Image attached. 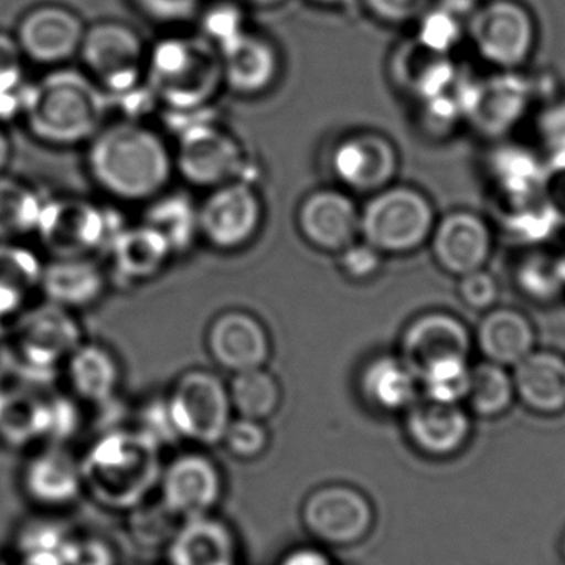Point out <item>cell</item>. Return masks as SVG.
<instances>
[{
  "label": "cell",
  "mask_w": 565,
  "mask_h": 565,
  "mask_svg": "<svg viewBox=\"0 0 565 565\" xmlns=\"http://www.w3.org/2000/svg\"><path fill=\"white\" fill-rule=\"evenodd\" d=\"M540 138L544 148L550 151L551 164H564L565 162V99L547 106L541 113Z\"/></svg>",
  "instance_id": "681fc988"
},
{
  "label": "cell",
  "mask_w": 565,
  "mask_h": 565,
  "mask_svg": "<svg viewBox=\"0 0 565 565\" xmlns=\"http://www.w3.org/2000/svg\"><path fill=\"white\" fill-rule=\"evenodd\" d=\"M109 544L96 537H72L65 551V565H115Z\"/></svg>",
  "instance_id": "f5cc1de1"
},
{
  "label": "cell",
  "mask_w": 565,
  "mask_h": 565,
  "mask_svg": "<svg viewBox=\"0 0 565 565\" xmlns=\"http://www.w3.org/2000/svg\"><path fill=\"white\" fill-rule=\"evenodd\" d=\"M530 92L518 78H500L487 86H468L461 92V111L488 136L501 135L524 115Z\"/></svg>",
  "instance_id": "484cf974"
},
{
  "label": "cell",
  "mask_w": 565,
  "mask_h": 565,
  "mask_svg": "<svg viewBox=\"0 0 565 565\" xmlns=\"http://www.w3.org/2000/svg\"><path fill=\"white\" fill-rule=\"evenodd\" d=\"M255 2H264V3H267V2H274V0H255Z\"/></svg>",
  "instance_id": "94428289"
},
{
  "label": "cell",
  "mask_w": 565,
  "mask_h": 565,
  "mask_svg": "<svg viewBox=\"0 0 565 565\" xmlns=\"http://www.w3.org/2000/svg\"><path fill=\"white\" fill-rule=\"evenodd\" d=\"M108 93L85 72L58 68L30 85L26 128L50 146H76L89 141L105 126Z\"/></svg>",
  "instance_id": "7a4b0ae2"
},
{
  "label": "cell",
  "mask_w": 565,
  "mask_h": 565,
  "mask_svg": "<svg viewBox=\"0 0 565 565\" xmlns=\"http://www.w3.org/2000/svg\"><path fill=\"white\" fill-rule=\"evenodd\" d=\"M23 58L15 36L0 32V121L15 118L25 109L30 85L23 72Z\"/></svg>",
  "instance_id": "ab89813d"
},
{
  "label": "cell",
  "mask_w": 565,
  "mask_h": 565,
  "mask_svg": "<svg viewBox=\"0 0 565 565\" xmlns=\"http://www.w3.org/2000/svg\"><path fill=\"white\" fill-rule=\"evenodd\" d=\"M146 225L154 228L171 247L172 254L188 250L199 231V209L184 194L158 195L146 211Z\"/></svg>",
  "instance_id": "d590c367"
},
{
  "label": "cell",
  "mask_w": 565,
  "mask_h": 565,
  "mask_svg": "<svg viewBox=\"0 0 565 565\" xmlns=\"http://www.w3.org/2000/svg\"><path fill=\"white\" fill-rule=\"evenodd\" d=\"M15 367V355H13L12 339L9 332L0 324V387L3 379Z\"/></svg>",
  "instance_id": "11a10c76"
},
{
  "label": "cell",
  "mask_w": 565,
  "mask_h": 565,
  "mask_svg": "<svg viewBox=\"0 0 565 565\" xmlns=\"http://www.w3.org/2000/svg\"><path fill=\"white\" fill-rule=\"evenodd\" d=\"M384 254L367 242H358L339 252V267L352 280H369L381 270Z\"/></svg>",
  "instance_id": "c3c4849f"
},
{
  "label": "cell",
  "mask_w": 565,
  "mask_h": 565,
  "mask_svg": "<svg viewBox=\"0 0 565 565\" xmlns=\"http://www.w3.org/2000/svg\"><path fill=\"white\" fill-rule=\"evenodd\" d=\"M461 23L454 7H430L418 19V45L428 52L445 55L460 40Z\"/></svg>",
  "instance_id": "b9f144b4"
},
{
  "label": "cell",
  "mask_w": 565,
  "mask_h": 565,
  "mask_svg": "<svg viewBox=\"0 0 565 565\" xmlns=\"http://www.w3.org/2000/svg\"><path fill=\"white\" fill-rule=\"evenodd\" d=\"M121 231L108 212L92 202L62 198L43 202L35 234L53 258H73L108 248Z\"/></svg>",
  "instance_id": "9c48e42d"
},
{
  "label": "cell",
  "mask_w": 565,
  "mask_h": 565,
  "mask_svg": "<svg viewBox=\"0 0 565 565\" xmlns=\"http://www.w3.org/2000/svg\"><path fill=\"white\" fill-rule=\"evenodd\" d=\"M516 401L527 411L543 417L565 412V355L546 349H534L513 369Z\"/></svg>",
  "instance_id": "cb8c5ba5"
},
{
  "label": "cell",
  "mask_w": 565,
  "mask_h": 565,
  "mask_svg": "<svg viewBox=\"0 0 565 565\" xmlns=\"http://www.w3.org/2000/svg\"><path fill=\"white\" fill-rule=\"evenodd\" d=\"M43 201L29 185L0 174V241L35 234Z\"/></svg>",
  "instance_id": "74e56055"
},
{
  "label": "cell",
  "mask_w": 565,
  "mask_h": 565,
  "mask_svg": "<svg viewBox=\"0 0 565 565\" xmlns=\"http://www.w3.org/2000/svg\"><path fill=\"white\" fill-rule=\"evenodd\" d=\"M232 411L241 417L267 420L281 404V387L277 377L265 367L237 372L228 385Z\"/></svg>",
  "instance_id": "8d00e7d4"
},
{
  "label": "cell",
  "mask_w": 565,
  "mask_h": 565,
  "mask_svg": "<svg viewBox=\"0 0 565 565\" xmlns=\"http://www.w3.org/2000/svg\"><path fill=\"white\" fill-rule=\"evenodd\" d=\"M298 225L312 247L339 254L361 237V212L344 192L321 189L299 205Z\"/></svg>",
  "instance_id": "ffe728a7"
},
{
  "label": "cell",
  "mask_w": 565,
  "mask_h": 565,
  "mask_svg": "<svg viewBox=\"0 0 565 565\" xmlns=\"http://www.w3.org/2000/svg\"><path fill=\"white\" fill-rule=\"evenodd\" d=\"M441 56L428 52L417 42L402 46L392 62L395 83L422 103L448 93L454 85L455 73L450 63Z\"/></svg>",
  "instance_id": "1f68e13d"
},
{
  "label": "cell",
  "mask_w": 565,
  "mask_h": 565,
  "mask_svg": "<svg viewBox=\"0 0 565 565\" xmlns=\"http://www.w3.org/2000/svg\"><path fill=\"white\" fill-rule=\"evenodd\" d=\"M83 488L106 508L135 510L159 483V447L141 431H109L83 461Z\"/></svg>",
  "instance_id": "277c9868"
},
{
  "label": "cell",
  "mask_w": 565,
  "mask_h": 565,
  "mask_svg": "<svg viewBox=\"0 0 565 565\" xmlns=\"http://www.w3.org/2000/svg\"><path fill=\"white\" fill-rule=\"evenodd\" d=\"M23 488L42 507H68L83 490L82 468L58 448L40 451L25 465Z\"/></svg>",
  "instance_id": "83f0119b"
},
{
  "label": "cell",
  "mask_w": 565,
  "mask_h": 565,
  "mask_svg": "<svg viewBox=\"0 0 565 565\" xmlns=\"http://www.w3.org/2000/svg\"><path fill=\"white\" fill-rule=\"evenodd\" d=\"M169 414L179 438L194 444H222L232 420L228 387L204 369L185 372L168 397Z\"/></svg>",
  "instance_id": "30bf717a"
},
{
  "label": "cell",
  "mask_w": 565,
  "mask_h": 565,
  "mask_svg": "<svg viewBox=\"0 0 565 565\" xmlns=\"http://www.w3.org/2000/svg\"><path fill=\"white\" fill-rule=\"evenodd\" d=\"M331 166L335 179L345 188L375 194L388 188L397 175L398 152L381 132H352L335 145Z\"/></svg>",
  "instance_id": "9a60e30c"
},
{
  "label": "cell",
  "mask_w": 565,
  "mask_h": 565,
  "mask_svg": "<svg viewBox=\"0 0 565 565\" xmlns=\"http://www.w3.org/2000/svg\"><path fill=\"white\" fill-rule=\"evenodd\" d=\"M237 556L238 541L234 530L214 514L182 521L168 544L171 565L237 563Z\"/></svg>",
  "instance_id": "d4e9b609"
},
{
  "label": "cell",
  "mask_w": 565,
  "mask_h": 565,
  "mask_svg": "<svg viewBox=\"0 0 565 565\" xmlns=\"http://www.w3.org/2000/svg\"><path fill=\"white\" fill-rule=\"evenodd\" d=\"M224 85L242 96H258L271 88L280 75L277 46L250 30H242L218 46Z\"/></svg>",
  "instance_id": "44dd1931"
},
{
  "label": "cell",
  "mask_w": 565,
  "mask_h": 565,
  "mask_svg": "<svg viewBox=\"0 0 565 565\" xmlns=\"http://www.w3.org/2000/svg\"><path fill=\"white\" fill-rule=\"evenodd\" d=\"M473 332L458 316L430 311L417 316L401 338V358L415 375L447 359H470Z\"/></svg>",
  "instance_id": "2e32d148"
},
{
  "label": "cell",
  "mask_w": 565,
  "mask_h": 565,
  "mask_svg": "<svg viewBox=\"0 0 565 565\" xmlns=\"http://www.w3.org/2000/svg\"><path fill=\"white\" fill-rule=\"evenodd\" d=\"M132 511L131 534L142 547L168 546L181 524V520L162 503L158 507L141 503Z\"/></svg>",
  "instance_id": "7bdbcfd3"
},
{
  "label": "cell",
  "mask_w": 565,
  "mask_h": 565,
  "mask_svg": "<svg viewBox=\"0 0 565 565\" xmlns=\"http://www.w3.org/2000/svg\"><path fill=\"white\" fill-rule=\"evenodd\" d=\"M260 198L248 182L234 181L218 185L199 207L202 237L221 250L244 247L260 228Z\"/></svg>",
  "instance_id": "4fadbf2b"
},
{
  "label": "cell",
  "mask_w": 565,
  "mask_h": 565,
  "mask_svg": "<svg viewBox=\"0 0 565 565\" xmlns=\"http://www.w3.org/2000/svg\"><path fill=\"white\" fill-rule=\"evenodd\" d=\"M116 270L131 281L151 278L164 267L172 250L168 242L149 225L122 228L109 245Z\"/></svg>",
  "instance_id": "836d02e7"
},
{
  "label": "cell",
  "mask_w": 565,
  "mask_h": 565,
  "mask_svg": "<svg viewBox=\"0 0 565 565\" xmlns=\"http://www.w3.org/2000/svg\"><path fill=\"white\" fill-rule=\"evenodd\" d=\"M501 288L497 277L487 268L470 271L458 278V296L461 301L478 312H487L500 301Z\"/></svg>",
  "instance_id": "f6af8a7d"
},
{
  "label": "cell",
  "mask_w": 565,
  "mask_h": 565,
  "mask_svg": "<svg viewBox=\"0 0 565 565\" xmlns=\"http://www.w3.org/2000/svg\"><path fill=\"white\" fill-rule=\"evenodd\" d=\"M146 86L171 111L209 108L224 86L221 52L202 35H169L148 49Z\"/></svg>",
  "instance_id": "3957f363"
},
{
  "label": "cell",
  "mask_w": 565,
  "mask_h": 565,
  "mask_svg": "<svg viewBox=\"0 0 565 565\" xmlns=\"http://www.w3.org/2000/svg\"><path fill=\"white\" fill-rule=\"evenodd\" d=\"M470 30L481 55L504 68L523 63L533 49V20L513 2L498 0L484 7L475 13Z\"/></svg>",
  "instance_id": "d6986e66"
},
{
  "label": "cell",
  "mask_w": 565,
  "mask_h": 565,
  "mask_svg": "<svg viewBox=\"0 0 565 565\" xmlns=\"http://www.w3.org/2000/svg\"><path fill=\"white\" fill-rule=\"evenodd\" d=\"M17 565H65V561L52 554H22V559Z\"/></svg>",
  "instance_id": "9f6ffc18"
},
{
  "label": "cell",
  "mask_w": 565,
  "mask_h": 565,
  "mask_svg": "<svg viewBox=\"0 0 565 565\" xmlns=\"http://www.w3.org/2000/svg\"><path fill=\"white\" fill-rule=\"evenodd\" d=\"M88 142L89 174L113 198L152 201L171 182L174 158L164 139L141 122L103 126Z\"/></svg>",
  "instance_id": "6da1fadb"
},
{
  "label": "cell",
  "mask_w": 565,
  "mask_h": 565,
  "mask_svg": "<svg viewBox=\"0 0 565 565\" xmlns=\"http://www.w3.org/2000/svg\"><path fill=\"white\" fill-rule=\"evenodd\" d=\"M301 523L321 546H358L374 530V504L364 491L351 484H324L302 501Z\"/></svg>",
  "instance_id": "ba28073f"
},
{
  "label": "cell",
  "mask_w": 565,
  "mask_h": 565,
  "mask_svg": "<svg viewBox=\"0 0 565 565\" xmlns=\"http://www.w3.org/2000/svg\"><path fill=\"white\" fill-rule=\"evenodd\" d=\"M428 244L435 264L445 274L460 278L490 264L494 232L487 217L461 209L437 218Z\"/></svg>",
  "instance_id": "5bb4252c"
},
{
  "label": "cell",
  "mask_w": 565,
  "mask_h": 565,
  "mask_svg": "<svg viewBox=\"0 0 565 565\" xmlns=\"http://www.w3.org/2000/svg\"><path fill=\"white\" fill-rule=\"evenodd\" d=\"M405 434L425 457L450 458L467 447L473 422L465 405L417 398L405 411Z\"/></svg>",
  "instance_id": "ac0fdd59"
},
{
  "label": "cell",
  "mask_w": 565,
  "mask_h": 565,
  "mask_svg": "<svg viewBox=\"0 0 565 565\" xmlns=\"http://www.w3.org/2000/svg\"><path fill=\"white\" fill-rule=\"evenodd\" d=\"M12 156V145H10L9 136L0 128V174H3Z\"/></svg>",
  "instance_id": "6f0895ef"
},
{
  "label": "cell",
  "mask_w": 565,
  "mask_h": 565,
  "mask_svg": "<svg viewBox=\"0 0 565 565\" xmlns=\"http://www.w3.org/2000/svg\"><path fill=\"white\" fill-rule=\"evenodd\" d=\"M437 224L430 199L411 185L375 192L361 211V238L384 255H405L430 241Z\"/></svg>",
  "instance_id": "5b68a950"
},
{
  "label": "cell",
  "mask_w": 565,
  "mask_h": 565,
  "mask_svg": "<svg viewBox=\"0 0 565 565\" xmlns=\"http://www.w3.org/2000/svg\"><path fill=\"white\" fill-rule=\"evenodd\" d=\"M199 15L202 19V35L207 36L217 49L245 30L244 13L235 3H217Z\"/></svg>",
  "instance_id": "bcb514c9"
},
{
  "label": "cell",
  "mask_w": 565,
  "mask_h": 565,
  "mask_svg": "<svg viewBox=\"0 0 565 565\" xmlns=\"http://www.w3.org/2000/svg\"><path fill=\"white\" fill-rule=\"evenodd\" d=\"M161 503L179 520L214 513L225 493L218 465L204 454L178 455L159 478Z\"/></svg>",
  "instance_id": "7c38bea8"
},
{
  "label": "cell",
  "mask_w": 565,
  "mask_h": 565,
  "mask_svg": "<svg viewBox=\"0 0 565 565\" xmlns=\"http://www.w3.org/2000/svg\"><path fill=\"white\" fill-rule=\"evenodd\" d=\"M473 342L481 359L513 369L537 348L536 326L526 312L497 305L483 312Z\"/></svg>",
  "instance_id": "603a6c76"
},
{
  "label": "cell",
  "mask_w": 565,
  "mask_h": 565,
  "mask_svg": "<svg viewBox=\"0 0 565 565\" xmlns=\"http://www.w3.org/2000/svg\"><path fill=\"white\" fill-rule=\"evenodd\" d=\"M86 26L73 10L40 6L20 20L17 42L23 56L40 65H62L78 55Z\"/></svg>",
  "instance_id": "e0dca14e"
},
{
  "label": "cell",
  "mask_w": 565,
  "mask_h": 565,
  "mask_svg": "<svg viewBox=\"0 0 565 565\" xmlns=\"http://www.w3.org/2000/svg\"><path fill=\"white\" fill-rule=\"evenodd\" d=\"M516 402V388L510 367L487 359L471 364L470 385L465 398L471 415L487 420L503 417Z\"/></svg>",
  "instance_id": "e575fe53"
},
{
  "label": "cell",
  "mask_w": 565,
  "mask_h": 565,
  "mask_svg": "<svg viewBox=\"0 0 565 565\" xmlns=\"http://www.w3.org/2000/svg\"><path fill=\"white\" fill-rule=\"evenodd\" d=\"M278 565H335L324 547L299 546L288 551Z\"/></svg>",
  "instance_id": "db71d44e"
},
{
  "label": "cell",
  "mask_w": 565,
  "mask_h": 565,
  "mask_svg": "<svg viewBox=\"0 0 565 565\" xmlns=\"http://www.w3.org/2000/svg\"><path fill=\"white\" fill-rule=\"evenodd\" d=\"M139 431L151 438L158 447L179 440L178 431H175L171 414H169L168 398L149 402L145 405L141 411V428H139Z\"/></svg>",
  "instance_id": "f907efd6"
},
{
  "label": "cell",
  "mask_w": 565,
  "mask_h": 565,
  "mask_svg": "<svg viewBox=\"0 0 565 565\" xmlns=\"http://www.w3.org/2000/svg\"><path fill=\"white\" fill-rule=\"evenodd\" d=\"M311 2L318 3V6L329 7V9H344V7L352 6L358 0H311Z\"/></svg>",
  "instance_id": "680465c9"
},
{
  "label": "cell",
  "mask_w": 565,
  "mask_h": 565,
  "mask_svg": "<svg viewBox=\"0 0 565 565\" xmlns=\"http://www.w3.org/2000/svg\"><path fill=\"white\" fill-rule=\"evenodd\" d=\"M149 19L162 23H179L201 13V0H135Z\"/></svg>",
  "instance_id": "816d5d0a"
},
{
  "label": "cell",
  "mask_w": 565,
  "mask_h": 565,
  "mask_svg": "<svg viewBox=\"0 0 565 565\" xmlns=\"http://www.w3.org/2000/svg\"><path fill=\"white\" fill-rule=\"evenodd\" d=\"M418 377L401 355H379L362 369L359 388L375 411L405 412L418 398Z\"/></svg>",
  "instance_id": "4dcf8cb0"
},
{
  "label": "cell",
  "mask_w": 565,
  "mask_h": 565,
  "mask_svg": "<svg viewBox=\"0 0 565 565\" xmlns=\"http://www.w3.org/2000/svg\"><path fill=\"white\" fill-rule=\"evenodd\" d=\"M362 6L385 25H407L418 22L431 7V0H361Z\"/></svg>",
  "instance_id": "7dc6e473"
},
{
  "label": "cell",
  "mask_w": 565,
  "mask_h": 565,
  "mask_svg": "<svg viewBox=\"0 0 565 565\" xmlns=\"http://www.w3.org/2000/svg\"><path fill=\"white\" fill-rule=\"evenodd\" d=\"M514 285L518 291L537 305H551L565 292L556 255L547 252H531L518 262L514 268Z\"/></svg>",
  "instance_id": "f35d334b"
},
{
  "label": "cell",
  "mask_w": 565,
  "mask_h": 565,
  "mask_svg": "<svg viewBox=\"0 0 565 565\" xmlns=\"http://www.w3.org/2000/svg\"><path fill=\"white\" fill-rule=\"evenodd\" d=\"M105 288V274L89 257L53 258L43 265L40 292L70 311L95 305Z\"/></svg>",
  "instance_id": "4316f807"
},
{
  "label": "cell",
  "mask_w": 565,
  "mask_h": 565,
  "mask_svg": "<svg viewBox=\"0 0 565 565\" xmlns=\"http://www.w3.org/2000/svg\"><path fill=\"white\" fill-rule=\"evenodd\" d=\"M43 264L39 255L17 242L0 241V321L20 315L40 291Z\"/></svg>",
  "instance_id": "d6a6232c"
},
{
  "label": "cell",
  "mask_w": 565,
  "mask_h": 565,
  "mask_svg": "<svg viewBox=\"0 0 565 565\" xmlns=\"http://www.w3.org/2000/svg\"><path fill=\"white\" fill-rule=\"evenodd\" d=\"M561 553H563V557H564V561H565V534H564V537H563V544H561Z\"/></svg>",
  "instance_id": "91938a15"
},
{
  "label": "cell",
  "mask_w": 565,
  "mask_h": 565,
  "mask_svg": "<svg viewBox=\"0 0 565 565\" xmlns=\"http://www.w3.org/2000/svg\"><path fill=\"white\" fill-rule=\"evenodd\" d=\"M174 164L191 184L215 189L241 181L245 161L241 145L207 119L179 135Z\"/></svg>",
  "instance_id": "8fae6325"
},
{
  "label": "cell",
  "mask_w": 565,
  "mask_h": 565,
  "mask_svg": "<svg viewBox=\"0 0 565 565\" xmlns=\"http://www.w3.org/2000/svg\"><path fill=\"white\" fill-rule=\"evenodd\" d=\"M78 55L85 73L108 95H128L145 79L148 46L128 23L99 22L89 26Z\"/></svg>",
  "instance_id": "8992f818"
},
{
  "label": "cell",
  "mask_w": 565,
  "mask_h": 565,
  "mask_svg": "<svg viewBox=\"0 0 565 565\" xmlns=\"http://www.w3.org/2000/svg\"><path fill=\"white\" fill-rule=\"evenodd\" d=\"M0 388H2V387H0Z\"/></svg>",
  "instance_id": "6125c7cd"
},
{
  "label": "cell",
  "mask_w": 565,
  "mask_h": 565,
  "mask_svg": "<svg viewBox=\"0 0 565 565\" xmlns=\"http://www.w3.org/2000/svg\"><path fill=\"white\" fill-rule=\"evenodd\" d=\"M222 444L225 445L228 454L238 460H257L267 454L270 434L265 428L264 422L247 417H238L235 420L232 418Z\"/></svg>",
  "instance_id": "ee69618b"
},
{
  "label": "cell",
  "mask_w": 565,
  "mask_h": 565,
  "mask_svg": "<svg viewBox=\"0 0 565 565\" xmlns=\"http://www.w3.org/2000/svg\"><path fill=\"white\" fill-rule=\"evenodd\" d=\"M207 345L214 361L234 374L265 367L271 352L267 328L245 311L217 316L209 328Z\"/></svg>",
  "instance_id": "7402d4cb"
},
{
  "label": "cell",
  "mask_w": 565,
  "mask_h": 565,
  "mask_svg": "<svg viewBox=\"0 0 565 565\" xmlns=\"http://www.w3.org/2000/svg\"><path fill=\"white\" fill-rule=\"evenodd\" d=\"M470 359H447L425 369L418 375L424 397L444 404L465 405L470 385Z\"/></svg>",
  "instance_id": "60d3db41"
},
{
  "label": "cell",
  "mask_w": 565,
  "mask_h": 565,
  "mask_svg": "<svg viewBox=\"0 0 565 565\" xmlns=\"http://www.w3.org/2000/svg\"><path fill=\"white\" fill-rule=\"evenodd\" d=\"M66 381L73 395L88 404L113 401L121 382L118 359L105 345L82 342L65 361Z\"/></svg>",
  "instance_id": "f546056e"
},
{
  "label": "cell",
  "mask_w": 565,
  "mask_h": 565,
  "mask_svg": "<svg viewBox=\"0 0 565 565\" xmlns=\"http://www.w3.org/2000/svg\"><path fill=\"white\" fill-rule=\"evenodd\" d=\"M35 385L0 388V437L19 445L35 438L52 437L53 402Z\"/></svg>",
  "instance_id": "f1b7e54d"
},
{
  "label": "cell",
  "mask_w": 565,
  "mask_h": 565,
  "mask_svg": "<svg viewBox=\"0 0 565 565\" xmlns=\"http://www.w3.org/2000/svg\"><path fill=\"white\" fill-rule=\"evenodd\" d=\"M17 316L10 332L15 365L36 377L55 371L83 342L82 326L62 306L45 301Z\"/></svg>",
  "instance_id": "52a82bcc"
}]
</instances>
